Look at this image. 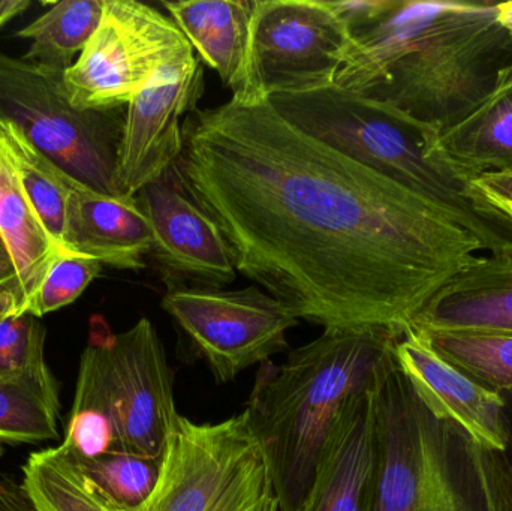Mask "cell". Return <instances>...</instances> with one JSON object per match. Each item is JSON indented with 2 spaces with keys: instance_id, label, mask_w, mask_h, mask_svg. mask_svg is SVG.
Segmentation results:
<instances>
[{
  "instance_id": "obj_1",
  "label": "cell",
  "mask_w": 512,
  "mask_h": 511,
  "mask_svg": "<svg viewBox=\"0 0 512 511\" xmlns=\"http://www.w3.org/2000/svg\"><path fill=\"white\" fill-rule=\"evenodd\" d=\"M179 165L237 272L298 320L406 332L483 251L423 198L310 137L268 101L189 114Z\"/></svg>"
},
{
  "instance_id": "obj_2",
  "label": "cell",
  "mask_w": 512,
  "mask_h": 511,
  "mask_svg": "<svg viewBox=\"0 0 512 511\" xmlns=\"http://www.w3.org/2000/svg\"><path fill=\"white\" fill-rule=\"evenodd\" d=\"M349 48L334 86L384 102L444 132L462 122L512 65L495 3L333 2Z\"/></svg>"
},
{
  "instance_id": "obj_3",
  "label": "cell",
  "mask_w": 512,
  "mask_h": 511,
  "mask_svg": "<svg viewBox=\"0 0 512 511\" xmlns=\"http://www.w3.org/2000/svg\"><path fill=\"white\" fill-rule=\"evenodd\" d=\"M400 335L330 327L280 365H259L245 413L270 464L280 511L303 506L337 423L358 396L375 389Z\"/></svg>"
},
{
  "instance_id": "obj_4",
  "label": "cell",
  "mask_w": 512,
  "mask_h": 511,
  "mask_svg": "<svg viewBox=\"0 0 512 511\" xmlns=\"http://www.w3.org/2000/svg\"><path fill=\"white\" fill-rule=\"evenodd\" d=\"M271 107L310 137L408 189L447 213L483 251L512 249V218L444 149L441 132L384 102L337 86L282 93Z\"/></svg>"
},
{
  "instance_id": "obj_5",
  "label": "cell",
  "mask_w": 512,
  "mask_h": 511,
  "mask_svg": "<svg viewBox=\"0 0 512 511\" xmlns=\"http://www.w3.org/2000/svg\"><path fill=\"white\" fill-rule=\"evenodd\" d=\"M375 511H487L475 444L424 407L393 362L375 389Z\"/></svg>"
},
{
  "instance_id": "obj_6",
  "label": "cell",
  "mask_w": 512,
  "mask_h": 511,
  "mask_svg": "<svg viewBox=\"0 0 512 511\" xmlns=\"http://www.w3.org/2000/svg\"><path fill=\"white\" fill-rule=\"evenodd\" d=\"M108 509L280 511L270 464L245 411L218 423L180 414L150 497L137 509Z\"/></svg>"
},
{
  "instance_id": "obj_7",
  "label": "cell",
  "mask_w": 512,
  "mask_h": 511,
  "mask_svg": "<svg viewBox=\"0 0 512 511\" xmlns=\"http://www.w3.org/2000/svg\"><path fill=\"white\" fill-rule=\"evenodd\" d=\"M65 72L0 53V120L77 182L120 197L119 152L126 107H74L63 86Z\"/></svg>"
},
{
  "instance_id": "obj_8",
  "label": "cell",
  "mask_w": 512,
  "mask_h": 511,
  "mask_svg": "<svg viewBox=\"0 0 512 511\" xmlns=\"http://www.w3.org/2000/svg\"><path fill=\"white\" fill-rule=\"evenodd\" d=\"M349 41L333 2L254 0L245 71L233 98L249 104L334 86Z\"/></svg>"
},
{
  "instance_id": "obj_9",
  "label": "cell",
  "mask_w": 512,
  "mask_h": 511,
  "mask_svg": "<svg viewBox=\"0 0 512 511\" xmlns=\"http://www.w3.org/2000/svg\"><path fill=\"white\" fill-rule=\"evenodd\" d=\"M191 54L173 18L135 0H105L101 23L63 86L74 107H126L162 68Z\"/></svg>"
},
{
  "instance_id": "obj_10",
  "label": "cell",
  "mask_w": 512,
  "mask_h": 511,
  "mask_svg": "<svg viewBox=\"0 0 512 511\" xmlns=\"http://www.w3.org/2000/svg\"><path fill=\"white\" fill-rule=\"evenodd\" d=\"M161 305L186 351L206 362L219 384L286 350V333L298 324L288 306L256 287L173 285Z\"/></svg>"
},
{
  "instance_id": "obj_11",
  "label": "cell",
  "mask_w": 512,
  "mask_h": 511,
  "mask_svg": "<svg viewBox=\"0 0 512 511\" xmlns=\"http://www.w3.org/2000/svg\"><path fill=\"white\" fill-rule=\"evenodd\" d=\"M92 357L125 452L161 459L180 414L173 372L149 318L122 333L93 323L84 348Z\"/></svg>"
},
{
  "instance_id": "obj_12",
  "label": "cell",
  "mask_w": 512,
  "mask_h": 511,
  "mask_svg": "<svg viewBox=\"0 0 512 511\" xmlns=\"http://www.w3.org/2000/svg\"><path fill=\"white\" fill-rule=\"evenodd\" d=\"M135 197L152 227L150 257L161 267L168 287L222 288L236 281L233 251L218 222L186 188L179 165Z\"/></svg>"
},
{
  "instance_id": "obj_13",
  "label": "cell",
  "mask_w": 512,
  "mask_h": 511,
  "mask_svg": "<svg viewBox=\"0 0 512 511\" xmlns=\"http://www.w3.org/2000/svg\"><path fill=\"white\" fill-rule=\"evenodd\" d=\"M203 93V63L191 54L162 68L126 105L119 152L123 195H137L179 162L182 119L198 110Z\"/></svg>"
},
{
  "instance_id": "obj_14",
  "label": "cell",
  "mask_w": 512,
  "mask_h": 511,
  "mask_svg": "<svg viewBox=\"0 0 512 511\" xmlns=\"http://www.w3.org/2000/svg\"><path fill=\"white\" fill-rule=\"evenodd\" d=\"M394 357L424 407L439 420L459 426L472 443L487 452L507 446L505 402L439 356L420 330L409 327L397 339Z\"/></svg>"
},
{
  "instance_id": "obj_15",
  "label": "cell",
  "mask_w": 512,
  "mask_h": 511,
  "mask_svg": "<svg viewBox=\"0 0 512 511\" xmlns=\"http://www.w3.org/2000/svg\"><path fill=\"white\" fill-rule=\"evenodd\" d=\"M375 389L358 396L343 413L315 485L297 511H375L379 471Z\"/></svg>"
},
{
  "instance_id": "obj_16",
  "label": "cell",
  "mask_w": 512,
  "mask_h": 511,
  "mask_svg": "<svg viewBox=\"0 0 512 511\" xmlns=\"http://www.w3.org/2000/svg\"><path fill=\"white\" fill-rule=\"evenodd\" d=\"M153 233L135 195L99 194L71 180L66 251L120 270H141L152 254Z\"/></svg>"
},
{
  "instance_id": "obj_17",
  "label": "cell",
  "mask_w": 512,
  "mask_h": 511,
  "mask_svg": "<svg viewBox=\"0 0 512 511\" xmlns=\"http://www.w3.org/2000/svg\"><path fill=\"white\" fill-rule=\"evenodd\" d=\"M423 332L512 333V249L477 255L420 309Z\"/></svg>"
},
{
  "instance_id": "obj_18",
  "label": "cell",
  "mask_w": 512,
  "mask_h": 511,
  "mask_svg": "<svg viewBox=\"0 0 512 511\" xmlns=\"http://www.w3.org/2000/svg\"><path fill=\"white\" fill-rule=\"evenodd\" d=\"M162 5L201 62L215 69L222 83L236 92L248 57L254 0H180Z\"/></svg>"
},
{
  "instance_id": "obj_19",
  "label": "cell",
  "mask_w": 512,
  "mask_h": 511,
  "mask_svg": "<svg viewBox=\"0 0 512 511\" xmlns=\"http://www.w3.org/2000/svg\"><path fill=\"white\" fill-rule=\"evenodd\" d=\"M441 143L475 177L512 173V65L469 116L441 132Z\"/></svg>"
},
{
  "instance_id": "obj_20",
  "label": "cell",
  "mask_w": 512,
  "mask_h": 511,
  "mask_svg": "<svg viewBox=\"0 0 512 511\" xmlns=\"http://www.w3.org/2000/svg\"><path fill=\"white\" fill-rule=\"evenodd\" d=\"M0 234L14 261L23 291L24 312L41 288L57 255L38 213L27 200L11 162L0 147Z\"/></svg>"
},
{
  "instance_id": "obj_21",
  "label": "cell",
  "mask_w": 512,
  "mask_h": 511,
  "mask_svg": "<svg viewBox=\"0 0 512 511\" xmlns=\"http://www.w3.org/2000/svg\"><path fill=\"white\" fill-rule=\"evenodd\" d=\"M0 147L48 236L60 252L69 254L66 251V215L72 177L33 146L17 126L2 120Z\"/></svg>"
},
{
  "instance_id": "obj_22",
  "label": "cell",
  "mask_w": 512,
  "mask_h": 511,
  "mask_svg": "<svg viewBox=\"0 0 512 511\" xmlns=\"http://www.w3.org/2000/svg\"><path fill=\"white\" fill-rule=\"evenodd\" d=\"M105 0H63L17 32L29 39L21 59L66 72L86 48L101 23Z\"/></svg>"
},
{
  "instance_id": "obj_23",
  "label": "cell",
  "mask_w": 512,
  "mask_h": 511,
  "mask_svg": "<svg viewBox=\"0 0 512 511\" xmlns=\"http://www.w3.org/2000/svg\"><path fill=\"white\" fill-rule=\"evenodd\" d=\"M57 456L111 509L140 507L155 489L161 459L131 452H111L93 459L66 455L59 446Z\"/></svg>"
},
{
  "instance_id": "obj_24",
  "label": "cell",
  "mask_w": 512,
  "mask_h": 511,
  "mask_svg": "<svg viewBox=\"0 0 512 511\" xmlns=\"http://www.w3.org/2000/svg\"><path fill=\"white\" fill-rule=\"evenodd\" d=\"M59 449L66 455L80 459L125 452L95 363L84 351L81 354L74 405Z\"/></svg>"
},
{
  "instance_id": "obj_25",
  "label": "cell",
  "mask_w": 512,
  "mask_h": 511,
  "mask_svg": "<svg viewBox=\"0 0 512 511\" xmlns=\"http://www.w3.org/2000/svg\"><path fill=\"white\" fill-rule=\"evenodd\" d=\"M420 332L439 356L481 386L493 392L512 389V333Z\"/></svg>"
},
{
  "instance_id": "obj_26",
  "label": "cell",
  "mask_w": 512,
  "mask_h": 511,
  "mask_svg": "<svg viewBox=\"0 0 512 511\" xmlns=\"http://www.w3.org/2000/svg\"><path fill=\"white\" fill-rule=\"evenodd\" d=\"M59 393L26 381L0 380V443L39 444L59 438Z\"/></svg>"
},
{
  "instance_id": "obj_27",
  "label": "cell",
  "mask_w": 512,
  "mask_h": 511,
  "mask_svg": "<svg viewBox=\"0 0 512 511\" xmlns=\"http://www.w3.org/2000/svg\"><path fill=\"white\" fill-rule=\"evenodd\" d=\"M21 471V486L36 511H110L54 447L32 453Z\"/></svg>"
},
{
  "instance_id": "obj_28",
  "label": "cell",
  "mask_w": 512,
  "mask_h": 511,
  "mask_svg": "<svg viewBox=\"0 0 512 511\" xmlns=\"http://www.w3.org/2000/svg\"><path fill=\"white\" fill-rule=\"evenodd\" d=\"M45 327L32 314L0 318V380L26 381L59 393L45 362Z\"/></svg>"
},
{
  "instance_id": "obj_29",
  "label": "cell",
  "mask_w": 512,
  "mask_h": 511,
  "mask_svg": "<svg viewBox=\"0 0 512 511\" xmlns=\"http://www.w3.org/2000/svg\"><path fill=\"white\" fill-rule=\"evenodd\" d=\"M102 264L93 258L77 254H59L48 269L47 276L27 314L36 318L59 311L74 303L101 273Z\"/></svg>"
},
{
  "instance_id": "obj_30",
  "label": "cell",
  "mask_w": 512,
  "mask_h": 511,
  "mask_svg": "<svg viewBox=\"0 0 512 511\" xmlns=\"http://www.w3.org/2000/svg\"><path fill=\"white\" fill-rule=\"evenodd\" d=\"M505 402L507 446L487 452L475 446L487 511H512V389L499 392Z\"/></svg>"
},
{
  "instance_id": "obj_31",
  "label": "cell",
  "mask_w": 512,
  "mask_h": 511,
  "mask_svg": "<svg viewBox=\"0 0 512 511\" xmlns=\"http://www.w3.org/2000/svg\"><path fill=\"white\" fill-rule=\"evenodd\" d=\"M26 314L23 291L18 281L14 261L0 234V317Z\"/></svg>"
},
{
  "instance_id": "obj_32",
  "label": "cell",
  "mask_w": 512,
  "mask_h": 511,
  "mask_svg": "<svg viewBox=\"0 0 512 511\" xmlns=\"http://www.w3.org/2000/svg\"><path fill=\"white\" fill-rule=\"evenodd\" d=\"M0 511H36L21 483L0 476Z\"/></svg>"
},
{
  "instance_id": "obj_33",
  "label": "cell",
  "mask_w": 512,
  "mask_h": 511,
  "mask_svg": "<svg viewBox=\"0 0 512 511\" xmlns=\"http://www.w3.org/2000/svg\"><path fill=\"white\" fill-rule=\"evenodd\" d=\"M484 194L498 195L512 201V173H486L475 179Z\"/></svg>"
},
{
  "instance_id": "obj_34",
  "label": "cell",
  "mask_w": 512,
  "mask_h": 511,
  "mask_svg": "<svg viewBox=\"0 0 512 511\" xmlns=\"http://www.w3.org/2000/svg\"><path fill=\"white\" fill-rule=\"evenodd\" d=\"M30 3L26 0H2L0 2V29L5 26L12 18L24 11Z\"/></svg>"
},
{
  "instance_id": "obj_35",
  "label": "cell",
  "mask_w": 512,
  "mask_h": 511,
  "mask_svg": "<svg viewBox=\"0 0 512 511\" xmlns=\"http://www.w3.org/2000/svg\"><path fill=\"white\" fill-rule=\"evenodd\" d=\"M496 20L512 36V0L511 2L495 3Z\"/></svg>"
},
{
  "instance_id": "obj_36",
  "label": "cell",
  "mask_w": 512,
  "mask_h": 511,
  "mask_svg": "<svg viewBox=\"0 0 512 511\" xmlns=\"http://www.w3.org/2000/svg\"><path fill=\"white\" fill-rule=\"evenodd\" d=\"M487 198L495 204L498 209H501L502 212L507 213L512 218V201L505 200V198L498 197V195L486 194Z\"/></svg>"
},
{
  "instance_id": "obj_37",
  "label": "cell",
  "mask_w": 512,
  "mask_h": 511,
  "mask_svg": "<svg viewBox=\"0 0 512 511\" xmlns=\"http://www.w3.org/2000/svg\"><path fill=\"white\" fill-rule=\"evenodd\" d=\"M3 456V444L0 443V458Z\"/></svg>"
},
{
  "instance_id": "obj_38",
  "label": "cell",
  "mask_w": 512,
  "mask_h": 511,
  "mask_svg": "<svg viewBox=\"0 0 512 511\" xmlns=\"http://www.w3.org/2000/svg\"><path fill=\"white\" fill-rule=\"evenodd\" d=\"M0 318H3V317H0Z\"/></svg>"
}]
</instances>
